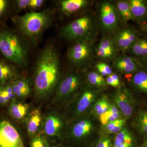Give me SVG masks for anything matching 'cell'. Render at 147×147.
<instances>
[{
  "label": "cell",
  "instance_id": "6da1fadb",
  "mask_svg": "<svg viewBox=\"0 0 147 147\" xmlns=\"http://www.w3.org/2000/svg\"><path fill=\"white\" fill-rule=\"evenodd\" d=\"M60 62L57 51L48 44L37 59L35 66L33 88L36 97L46 98L55 91L60 81Z\"/></svg>",
  "mask_w": 147,
  "mask_h": 147
},
{
  "label": "cell",
  "instance_id": "7a4b0ae2",
  "mask_svg": "<svg viewBox=\"0 0 147 147\" xmlns=\"http://www.w3.org/2000/svg\"><path fill=\"white\" fill-rule=\"evenodd\" d=\"M54 11L47 9L39 11H31L15 17L16 28L24 39L32 45L38 43L43 32L52 25Z\"/></svg>",
  "mask_w": 147,
  "mask_h": 147
},
{
  "label": "cell",
  "instance_id": "3957f363",
  "mask_svg": "<svg viewBox=\"0 0 147 147\" xmlns=\"http://www.w3.org/2000/svg\"><path fill=\"white\" fill-rule=\"evenodd\" d=\"M0 52L9 61L21 67L28 64V50L23 39L14 32L0 28Z\"/></svg>",
  "mask_w": 147,
  "mask_h": 147
},
{
  "label": "cell",
  "instance_id": "277c9868",
  "mask_svg": "<svg viewBox=\"0 0 147 147\" xmlns=\"http://www.w3.org/2000/svg\"><path fill=\"white\" fill-rule=\"evenodd\" d=\"M82 84V77L77 73L67 74L59 81L53 99L55 105H61L78 91Z\"/></svg>",
  "mask_w": 147,
  "mask_h": 147
},
{
  "label": "cell",
  "instance_id": "5b68a950",
  "mask_svg": "<svg viewBox=\"0 0 147 147\" xmlns=\"http://www.w3.org/2000/svg\"><path fill=\"white\" fill-rule=\"evenodd\" d=\"M92 26L90 16H82L63 27L61 30V35L65 39L71 41L86 39L88 38Z\"/></svg>",
  "mask_w": 147,
  "mask_h": 147
},
{
  "label": "cell",
  "instance_id": "8992f818",
  "mask_svg": "<svg viewBox=\"0 0 147 147\" xmlns=\"http://www.w3.org/2000/svg\"><path fill=\"white\" fill-rule=\"evenodd\" d=\"M99 16L102 29L107 32L115 31L118 27L119 16L116 6L111 2L104 1L99 8Z\"/></svg>",
  "mask_w": 147,
  "mask_h": 147
},
{
  "label": "cell",
  "instance_id": "52a82bcc",
  "mask_svg": "<svg viewBox=\"0 0 147 147\" xmlns=\"http://www.w3.org/2000/svg\"><path fill=\"white\" fill-rule=\"evenodd\" d=\"M0 147H25L19 132L7 120H0Z\"/></svg>",
  "mask_w": 147,
  "mask_h": 147
},
{
  "label": "cell",
  "instance_id": "ba28073f",
  "mask_svg": "<svg viewBox=\"0 0 147 147\" xmlns=\"http://www.w3.org/2000/svg\"><path fill=\"white\" fill-rule=\"evenodd\" d=\"M91 51V43L88 38L77 40L69 49L67 58L74 65H82L90 57Z\"/></svg>",
  "mask_w": 147,
  "mask_h": 147
},
{
  "label": "cell",
  "instance_id": "9c48e42d",
  "mask_svg": "<svg viewBox=\"0 0 147 147\" xmlns=\"http://www.w3.org/2000/svg\"><path fill=\"white\" fill-rule=\"evenodd\" d=\"M43 120L42 126L45 137L49 139L60 138L64 127L62 117L57 113L52 112L47 114Z\"/></svg>",
  "mask_w": 147,
  "mask_h": 147
},
{
  "label": "cell",
  "instance_id": "30bf717a",
  "mask_svg": "<svg viewBox=\"0 0 147 147\" xmlns=\"http://www.w3.org/2000/svg\"><path fill=\"white\" fill-rule=\"evenodd\" d=\"M139 38V33L131 28H125L116 33L113 38L115 45L122 51L130 50L134 42Z\"/></svg>",
  "mask_w": 147,
  "mask_h": 147
},
{
  "label": "cell",
  "instance_id": "8fae6325",
  "mask_svg": "<svg viewBox=\"0 0 147 147\" xmlns=\"http://www.w3.org/2000/svg\"><path fill=\"white\" fill-rule=\"evenodd\" d=\"M115 68L123 73H135L143 69V65L136 58L129 56H120L117 58L114 63Z\"/></svg>",
  "mask_w": 147,
  "mask_h": 147
},
{
  "label": "cell",
  "instance_id": "7c38bea8",
  "mask_svg": "<svg viewBox=\"0 0 147 147\" xmlns=\"http://www.w3.org/2000/svg\"><path fill=\"white\" fill-rule=\"evenodd\" d=\"M114 98L125 119L130 118L134 112V105L132 98L128 92L124 90H119L116 93Z\"/></svg>",
  "mask_w": 147,
  "mask_h": 147
},
{
  "label": "cell",
  "instance_id": "4fadbf2b",
  "mask_svg": "<svg viewBox=\"0 0 147 147\" xmlns=\"http://www.w3.org/2000/svg\"><path fill=\"white\" fill-rule=\"evenodd\" d=\"M26 120L27 132L31 138L39 134L42 124V119L41 110L39 108H36L30 112Z\"/></svg>",
  "mask_w": 147,
  "mask_h": 147
},
{
  "label": "cell",
  "instance_id": "5bb4252c",
  "mask_svg": "<svg viewBox=\"0 0 147 147\" xmlns=\"http://www.w3.org/2000/svg\"><path fill=\"white\" fill-rule=\"evenodd\" d=\"M95 93L90 90H84L76 100L74 109V115L79 117L86 113L95 98Z\"/></svg>",
  "mask_w": 147,
  "mask_h": 147
},
{
  "label": "cell",
  "instance_id": "9a60e30c",
  "mask_svg": "<svg viewBox=\"0 0 147 147\" xmlns=\"http://www.w3.org/2000/svg\"><path fill=\"white\" fill-rule=\"evenodd\" d=\"M11 84L17 99H25L31 94L32 82L30 79L20 77L11 82Z\"/></svg>",
  "mask_w": 147,
  "mask_h": 147
},
{
  "label": "cell",
  "instance_id": "2e32d148",
  "mask_svg": "<svg viewBox=\"0 0 147 147\" xmlns=\"http://www.w3.org/2000/svg\"><path fill=\"white\" fill-rule=\"evenodd\" d=\"M19 77L14 65L0 59V86L9 84Z\"/></svg>",
  "mask_w": 147,
  "mask_h": 147
},
{
  "label": "cell",
  "instance_id": "e0dca14e",
  "mask_svg": "<svg viewBox=\"0 0 147 147\" xmlns=\"http://www.w3.org/2000/svg\"><path fill=\"white\" fill-rule=\"evenodd\" d=\"M93 128L92 123L88 119L78 121L71 127L70 135L74 140H81L89 134Z\"/></svg>",
  "mask_w": 147,
  "mask_h": 147
},
{
  "label": "cell",
  "instance_id": "ac0fdd59",
  "mask_svg": "<svg viewBox=\"0 0 147 147\" xmlns=\"http://www.w3.org/2000/svg\"><path fill=\"white\" fill-rule=\"evenodd\" d=\"M29 110L30 106L28 104L16 99L9 104L8 111L12 118L20 121L26 119L30 113Z\"/></svg>",
  "mask_w": 147,
  "mask_h": 147
},
{
  "label": "cell",
  "instance_id": "d6986e66",
  "mask_svg": "<svg viewBox=\"0 0 147 147\" xmlns=\"http://www.w3.org/2000/svg\"><path fill=\"white\" fill-rule=\"evenodd\" d=\"M129 1L132 16L135 21L144 24L147 19V1L130 0Z\"/></svg>",
  "mask_w": 147,
  "mask_h": 147
},
{
  "label": "cell",
  "instance_id": "ffe728a7",
  "mask_svg": "<svg viewBox=\"0 0 147 147\" xmlns=\"http://www.w3.org/2000/svg\"><path fill=\"white\" fill-rule=\"evenodd\" d=\"M88 4L86 0H63L60 2L59 7L63 13L69 15L86 7Z\"/></svg>",
  "mask_w": 147,
  "mask_h": 147
},
{
  "label": "cell",
  "instance_id": "44dd1931",
  "mask_svg": "<svg viewBox=\"0 0 147 147\" xmlns=\"http://www.w3.org/2000/svg\"><path fill=\"white\" fill-rule=\"evenodd\" d=\"M134 138L128 130L123 128L117 133L113 142V147H133Z\"/></svg>",
  "mask_w": 147,
  "mask_h": 147
},
{
  "label": "cell",
  "instance_id": "7402d4cb",
  "mask_svg": "<svg viewBox=\"0 0 147 147\" xmlns=\"http://www.w3.org/2000/svg\"><path fill=\"white\" fill-rule=\"evenodd\" d=\"M131 83L135 88L142 92L147 93V72L142 69L134 73Z\"/></svg>",
  "mask_w": 147,
  "mask_h": 147
},
{
  "label": "cell",
  "instance_id": "603a6c76",
  "mask_svg": "<svg viewBox=\"0 0 147 147\" xmlns=\"http://www.w3.org/2000/svg\"><path fill=\"white\" fill-rule=\"evenodd\" d=\"M17 99L11 83L0 86V106H5Z\"/></svg>",
  "mask_w": 147,
  "mask_h": 147
},
{
  "label": "cell",
  "instance_id": "cb8c5ba5",
  "mask_svg": "<svg viewBox=\"0 0 147 147\" xmlns=\"http://www.w3.org/2000/svg\"><path fill=\"white\" fill-rule=\"evenodd\" d=\"M116 6L119 16L123 22L135 21L131 13L129 1H119L117 2Z\"/></svg>",
  "mask_w": 147,
  "mask_h": 147
},
{
  "label": "cell",
  "instance_id": "d4e9b609",
  "mask_svg": "<svg viewBox=\"0 0 147 147\" xmlns=\"http://www.w3.org/2000/svg\"><path fill=\"white\" fill-rule=\"evenodd\" d=\"M100 123L105 125L109 123L121 119V114L116 105L110 104L108 110L99 117Z\"/></svg>",
  "mask_w": 147,
  "mask_h": 147
},
{
  "label": "cell",
  "instance_id": "484cf974",
  "mask_svg": "<svg viewBox=\"0 0 147 147\" xmlns=\"http://www.w3.org/2000/svg\"><path fill=\"white\" fill-rule=\"evenodd\" d=\"M129 50L135 57L144 59L147 56V39L138 38Z\"/></svg>",
  "mask_w": 147,
  "mask_h": 147
},
{
  "label": "cell",
  "instance_id": "4316f807",
  "mask_svg": "<svg viewBox=\"0 0 147 147\" xmlns=\"http://www.w3.org/2000/svg\"><path fill=\"white\" fill-rule=\"evenodd\" d=\"M87 79L90 85L97 88L104 87L106 84L103 76L95 71H91L88 74Z\"/></svg>",
  "mask_w": 147,
  "mask_h": 147
},
{
  "label": "cell",
  "instance_id": "83f0119b",
  "mask_svg": "<svg viewBox=\"0 0 147 147\" xmlns=\"http://www.w3.org/2000/svg\"><path fill=\"white\" fill-rule=\"evenodd\" d=\"M30 147H50L49 139L44 134H37L32 137Z\"/></svg>",
  "mask_w": 147,
  "mask_h": 147
},
{
  "label": "cell",
  "instance_id": "f1b7e54d",
  "mask_svg": "<svg viewBox=\"0 0 147 147\" xmlns=\"http://www.w3.org/2000/svg\"><path fill=\"white\" fill-rule=\"evenodd\" d=\"M110 105L107 98L103 96L98 99L96 102L94 107V111L97 115L99 117L108 110Z\"/></svg>",
  "mask_w": 147,
  "mask_h": 147
},
{
  "label": "cell",
  "instance_id": "f546056e",
  "mask_svg": "<svg viewBox=\"0 0 147 147\" xmlns=\"http://www.w3.org/2000/svg\"><path fill=\"white\" fill-rule=\"evenodd\" d=\"M137 124L141 132L147 134V110H142L139 113L137 116Z\"/></svg>",
  "mask_w": 147,
  "mask_h": 147
},
{
  "label": "cell",
  "instance_id": "4dcf8cb0",
  "mask_svg": "<svg viewBox=\"0 0 147 147\" xmlns=\"http://www.w3.org/2000/svg\"><path fill=\"white\" fill-rule=\"evenodd\" d=\"M30 0H16L13 1V8L16 12H19L28 8Z\"/></svg>",
  "mask_w": 147,
  "mask_h": 147
},
{
  "label": "cell",
  "instance_id": "1f68e13d",
  "mask_svg": "<svg viewBox=\"0 0 147 147\" xmlns=\"http://www.w3.org/2000/svg\"><path fill=\"white\" fill-rule=\"evenodd\" d=\"M115 51L107 50L98 46L96 54L99 58L102 59H107L112 58L115 54Z\"/></svg>",
  "mask_w": 147,
  "mask_h": 147
},
{
  "label": "cell",
  "instance_id": "d6a6232c",
  "mask_svg": "<svg viewBox=\"0 0 147 147\" xmlns=\"http://www.w3.org/2000/svg\"><path fill=\"white\" fill-rule=\"evenodd\" d=\"M10 5V1L0 0V20L4 18L7 14Z\"/></svg>",
  "mask_w": 147,
  "mask_h": 147
},
{
  "label": "cell",
  "instance_id": "836d02e7",
  "mask_svg": "<svg viewBox=\"0 0 147 147\" xmlns=\"http://www.w3.org/2000/svg\"><path fill=\"white\" fill-rule=\"evenodd\" d=\"M45 2L44 0H30L28 9L31 11H34L40 8Z\"/></svg>",
  "mask_w": 147,
  "mask_h": 147
},
{
  "label": "cell",
  "instance_id": "e575fe53",
  "mask_svg": "<svg viewBox=\"0 0 147 147\" xmlns=\"http://www.w3.org/2000/svg\"><path fill=\"white\" fill-rule=\"evenodd\" d=\"M95 147H113V142L110 137H103L98 141Z\"/></svg>",
  "mask_w": 147,
  "mask_h": 147
},
{
  "label": "cell",
  "instance_id": "d590c367",
  "mask_svg": "<svg viewBox=\"0 0 147 147\" xmlns=\"http://www.w3.org/2000/svg\"><path fill=\"white\" fill-rule=\"evenodd\" d=\"M123 120V119H119L113 121V122H111L107 124L105 126L106 130L108 131V133H109L111 130H113V129L115 128L118 124L120 123Z\"/></svg>",
  "mask_w": 147,
  "mask_h": 147
},
{
  "label": "cell",
  "instance_id": "8d00e7d4",
  "mask_svg": "<svg viewBox=\"0 0 147 147\" xmlns=\"http://www.w3.org/2000/svg\"><path fill=\"white\" fill-rule=\"evenodd\" d=\"M125 122H126V120H125V119H123V120L120 123L118 124L115 128L113 129V130H111L108 133L110 134H113L118 133L123 128V126H124Z\"/></svg>",
  "mask_w": 147,
  "mask_h": 147
},
{
  "label": "cell",
  "instance_id": "74e56055",
  "mask_svg": "<svg viewBox=\"0 0 147 147\" xmlns=\"http://www.w3.org/2000/svg\"><path fill=\"white\" fill-rule=\"evenodd\" d=\"M110 75L113 79L114 88H117L120 85V80L118 76L115 73L111 74Z\"/></svg>",
  "mask_w": 147,
  "mask_h": 147
},
{
  "label": "cell",
  "instance_id": "f35d334b",
  "mask_svg": "<svg viewBox=\"0 0 147 147\" xmlns=\"http://www.w3.org/2000/svg\"><path fill=\"white\" fill-rule=\"evenodd\" d=\"M101 63V65H102L103 69H104L106 73H107V75H109L112 74V69L110 65H108L107 64L105 63L104 62Z\"/></svg>",
  "mask_w": 147,
  "mask_h": 147
},
{
  "label": "cell",
  "instance_id": "ab89813d",
  "mask_svg": "<svg viewBox=\"0 0 147 147\" xmlns=\"http://www.w3.org/2000/svg\"><path fill=\"white\" fill-rule=\"evenodd\" d=\"M96 68H97L98 70L99 71V73L101 74L102 76H107V74L106 73L104 69H103L102 65H101V63H99L96 65Z\"/></svg>",
  "mask_w": 147,
  "mask_h": 147
},
{
  "label": "cell",
  "instance_id": "60d3db41",
  "mask_svg": "<svg viewBox=\"0 0 147 147\" xmlns=\"http://www.w3.org/2000/svg\"><path fill=\"white\" fill-rule=\"evenodd\" d=\"M142 29L144 31L147 32V23L143 24L142 26Z\"/></svg>",
  "mask_w": 147,
  "mask_h": 147
},
{
  "label": "cell",
  "instance_id": "b9f144b4",
  "mask_svg": "<svg viewBox=\"0 0 147 147\" xmlns=\"http://www.w3.org/2000/svg\"><path fill=\"white\" fill-rule=\"evenodd\" d=\"M53 147H65L64 146L61 144H57L55 145V146H53Z\"/></svg>",
  "mask_w": 147,
  "mask_h": 147
},
{
  "label": "cell",
  "instance_id": "7bdbcfd3",
  "mask_svg": "<svg viewBox=\"0 0 147 147\" xmlns=\"http://www.w3.org/2000/svg\"><path fill=\"white\" fill-rule=\"evenodd\" d=\"M142 147H147V139L145 141Z\"/></svg>",
  "mask_w": 147,
  "mask_h": 147
},
{
  "label": "cell",
  "instance_id": "ee69618b",
  "mask_svg": "<svg viewBox=\"0 0 147 147\" xmlns=\"http://www.w3.org/2000/svg\"><path fill=\"white\" fill-rule=\"evenodd\" d=\"M144 60L145 64L147 66V56H146V57L144 59Z\"/></svg>",
  "mask_w": 147,
  "mask_h": 147
}]
</instances>
